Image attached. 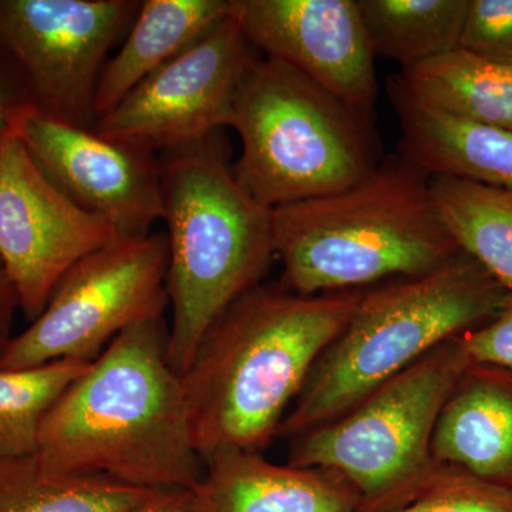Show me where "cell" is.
<instances>
[{
  "mask_svg": "<svg viewBox=\"0 0 512 512\" xmlns=\"http://www.w3.org/2000/svg\"><path fill=\"white\" fill-rule=\"evenodd\" d=\"M362 291L301 295L256 285L211 323L181 373L202 464L228 451L262 453Z\"/></svg>",
  "mask_w": 512,
  "mask_h": 512,
  "instance_id": "6da1fadb",
  "label": "cell"
},
{
  "mask_svg": "<svg viewBox=\"0 0 512 512\" xmlns=\"http://www.w3.org/2000/svg\"><path fill=\"white\" fill-rule=\"evenodd\" d=\"M167 348L164 315L121 332L47 413L40 463L144 490L194 491L204 464Z\"/></svg>",
  "mask_w": 512,
  "mask_h": 512,
  "instance_id": "7a4b0ae2",
  "label": "cell"
},
{
  "mask_svg": "<svg viewBox=\"0 0 512 512\" xmlns=\"http://www.w3.org/2000/svg\"><path fill=\"white\" fill-rule=\"evenodd\" d=\"M281 284L301 295L362 291L427 274L460 255L430 175L399 153L346 190L272 210Z\"/></svg>",
  "mask_w": 512,
  "mask_h": 512,
  "instance_id": "3957f363",
  "label": "cell"
},
{
  "mask_svg": "<svg viewBox=\"0 0 512 512\" xmlns=\"http://www.w3.org/2000/svg\"><path fill=\"white\" fill-rule=\"evenodd\" d=\"M158 160L173 309L167 355L181 375L211 323L264 282L275 258L274 227L272 210L235 180L218 133Z\"/></svg>",
  "mask_w": 512,
  "mask_h": 512,
  "instance_id": "277c9868",
  "label": "cell"
},
{
  "mask_svg": "<svg viewBox=\"0 0 512 512\" xmlns=\"http://www.w3.org/2000/svg\"><path fill=\"white\" fill-rule=\"evenodd\" d=\"M510 293L464 252L427 274L365 289L278 436L293 439L342 416L437 346L493 319Z\"/></svg>",
  "mask_w": 512,
  "mask_h": 512,
  "instance_id": "5b68a950",
  "label": "cell"
},
{
  "mask_svg": "<svg viewBox=\"0 0 512 512\" xmlns=\"http://www.w3.org/2000/svg\"><path fill=\"white\" fill-rule=\"evenodd\" d=\"M228 127L242 143L232 174L269 210L346 190L384 158L376 119L256 53L239 77Z\"/></svg>",
  "mask_w": 512,
  "mask_h": 512,
  "instance_id": "8992f818",
  "label": "cell"
},
{
  "mask_svg": "<svg viewBox=\"0 0 512 512\" xmlns=\"http://www.w3.org/2000/svg\"><path fill=\"white\" fill-rule=\"evenodd\" d=\"M468 365L460 336L437 346L342 416L293 437L289 466L342 478L360 512L399 507L436 470L434 427Z\"/></svg>",
  "mask_w": 512,
  "mask_h": 512,
  "instance_id": "52a82bcc",
  "label": "cell"
},
{
  "mask_svg": "<svg viewBox=\"0 0 512 512\" xmlns=\"http://www.w3.org/2000/svg\"><path fill=\"white\" fill-rule=\"evenodd\" d=\"M167 268L165 231L117 239L87 255L60 279L45 311L0 348V370L94 362L121 332L164 315Z\"/></svg>",
  "mask_w": 512,
  "mask_h": 512,
  "instance_id": "ba28073f",
  "label": "cell"
},
{
  "mask_svg": "<svg viewBox=\"0 0 512 512\" xmlns=\"http://www.w3.org/2000/svg\"><path fill=\"white\" fill-rule=\"evenodd\" d=\"M138 8L133 0H0V47L25 73L30 103L94 128L104 59Z\"/></svg>",
  "mask_w": 512,
  "mask_h": 512,
  "instance_id": "9c48e42d",
  "label": "cell"
},
{
  "mask_svg": "<svg viewBox=\"0 0 512 512\" xmlns=\"http://www.w3.org/2000/svg\"><path fill=\"white\" fill-rule=\"evenodd\" d=\"M254 52L234 9L198 42L138 83L96 121L94 130L156 156L195 146L228 127L239 77Z\"/></svg>",
  "mask_w": 512,
  "mask_h": 512,
  "instance_id": "30bf717a",
  "label": "cell"
},
{
  "mask_svg": "<svg viewBox=\"0 0 512 512\" xmlns=\"http://www.w3.org/2000/svg\"><path fill=\"white\" fill-rule=\"evenodd\" d=\"M120 239L67 198L12 131L0 138V261L19 311L33 322L72 266Z\"/></svg>",
  "mask_w": 512,
  "mask_h": 512,
  "instance_id": "8fae6325",
  "label": "cell"
},
{
  "mask_svg": "<svg viewBox=\"0 0 512 512\" xmlns=\"http://www.w3.org/2000/svg\"><path fill=\"white\" fill-rule=\"evenodd\" d=\"M8 121L40 171L120 239L147 237L163 218L156 154L57 119L30 101L12 104Z\"/></svg>",
  "mask_w": 512,
  "mask_h": 512,
  "instance_id": "7c38bea8",
  "label": "cell"
},
{
  "mask_svg": "<svg viewBox=\"0 0 512 512\" xmlns=\"http://www.w3.org/2000/svg\"><path fill=\"white\" fill-rule=\"evenodd\" d=\"M235 13L252 49L376 119L375 55L357 0H237Z\"/></svg>",
  "mask_w": 512,
  "mask_h": 512,
  "instance_id": "4fadbf2b",
  "label": "cell"
},
{
  "mask_svg": "<svg viewBox=\"0 0 512 512\" xmlns=\"http://www.w3.org/2000/svg\"><path fill=\"white\" fill-rule=\"evenodd\" d=\"M195 512H360L359 495L318 468L279 466L262 453L228 451L204 464Z\"/></svg>",
  "mask_w": 512,
  "mask_h": 512,
  "instance_id": "5bb4252c",
  "label": "cell"
},
{
  "mask_svg": "<svg viewBox=\"0 0 512 512\" xmlns=\"http://www.w3.org/2000/svg\"><path fill=\"white\" fill-rule=\"evenodd\" d=\"M431 456L512 488V370L477 363L464 369L437 419Z\"/></svg>",
  "mask_w": 512,
  "mask_h": 512,
  "instance_id": "9a60e30c",
  "label": "cell"
},
{
  "mask_svg": "<svg viewBox=\"0 0 512 512\" xmlns=\"http://www.w3.org/2000/svg\"><path fill=\"white\" fill-rule=\"evenodd\" d=\"M386 92L402 130L400 156L430 177L512 191V133L458 119L424 103L397 74L387 80Z\"/></svg>",
  "mask_w": 512,
  "mask_h": 512,
  "instance_id": "2e32d148",
  "label": "cell"
},
{
  "mask_svg": "<svg viewBox=\"0 0 512 512\" xmlns=\"http://www.w3.org/2000/svg\"><path fill=\"white\" fill-rule=\"evenodd\" d=\"M235 9V0H146L120 52L104 66L97 86V120L138 83L207 35Z\"/></svg>",
  "mask_w": 512,
  "mask_h": 512,
  "instance_id": "e0dca14e",
  "label": "cell"
},
{
  "mask_svg": "<svg viewBox=\"0 0 512 512\" xmlns=\"http://www.w3.org/2000/svg\"><path fill=\"white\" fill-rule=\"evenodd\" d=\"M397 74L424 103L458 119L512 133V67L456 49Z\"/></svg>",
  "mask_w": 512,
  "mask_h": 512,
  "instance_id": "ac0fdd59",
  "label": "cell"
},
{
  "mask_svg": "<svg viewBox=\"0 0 512 512\" xmlns=\"http://www.w3.org/2000/svg\"><path fill=\"white\" fill-rule=\"evenodd\" d=\"M154 493L97 474L50 470L36 454L0 458V512H133Z\"/></svg>",
  "mask_w": 512,
  "mask_h": 512,
  "instance_id": "d6986e66",
  "label": "cell"
},
{
  "mask_svg": "<svg viewBox=\"0 0 512 512\" xmlns=\"http://www.w3.org/2000/svg\"><path fill=\"white\" fill-rule=\"evenodd\" d=\"M430 190L458 248L512 292V191L441 175Z\"/></svg>",
  "mask_w": 512,
  "mask_h": 512,
  "instance_id": "ffe728a7",
  "label": "cell"
},
{
  "mask_svg": "<svg viewBox=\"0 0 512 512\" xmlns=\"http://www.w3.org/2000/svg\"><path fill=\"white\" fill-rule=\"evenodd\" d=\"M373 55L404 67L460 47L470 0H357Z\"/></svg>",
  "mask_w": 512,
  "mask_h": 512,
  "instance_id": "44dd1931",
  "label": "cell"
},
{
  "mask_svg": "<svg viewBox=\"0 0 512 512\" xmlns=\"http://www.w3.org/2000/svg\"><path fill=\"white\" fill-rule=\"evenodd\" d=\"M89 365L62 359L26 369L0 370V458L37 453L47 413Z\"/></svg>",
  "mask_w": 512,
  "mask_h": 512,
  "instance_id": "7402d4cb",
  "label": "cell"
},
{
  "mask_svg": "<svg viewBox=\"0 0 512 512\" xmlns=\"http://www.w3.org/2000/svg\"><path fill=\"white\" fill-rule=\"evenodd\" d=\"M387 512H512V488L437 464L403 504Z\"/></svg>",
  "mask_w": 512,
  "mask_h": 512,
  "instance_id": "603a6c76",
  "label": "cell"
},
{
  "mask_svg": "<svg viewBox=\"0 0 512 512\" xmlns=\"http://www.w3.org/2000/svg\"><path fill=\"white\" fill-rule=\"evenodd\" d=\"M458 49L512 67V0H470Z\"/></svg>",
  "mask_w": 512,
  "mask_h": 512,
  "instance_id": "cb8c5ba5",
  "label": "cell"
},
{
  "mask_svg": "<svg viewBox=\"0 0 512 512\" xmlns=\"http://www.w3.org/2000/svg\"><path fill=\"white\" fill-rule=\"evenodd\" d=\"M460 340L468 362L512 370V292L493 319Z\"/></svg>",
  "mask_w": 512,
  "mask_h": 512,
  "instance_id": "d4e9b609",
  "label": "cell"
},
{
  "mask_svg": "<svg viewBox=\"0 0 512 512\" xmlns=\"http://www.w3.org/2000/svg\"><path fill=\"white\" fill-rule=\"evenodd\" d=\"M133 512H195L194 493L184 490L156 491Z\"/></svg>",
  "mask_w": 512,
  "mask_h": 512,
  "instance_id": "484cf974",
  "label": "cell"
},
{
  "mask_svg": "<svg viewBox=\"0 0 512 512\" xmlns=\"http://www.w3.org/2000/svg\"><path fill=\"white\" fill-rule=\"evenodd\" d=\"M19 311V299L12 282L0 268V348L12 338L13 322Z\"/></svg>",
  "mask_w": 512,
  "mask_h": 512,
  "instance_id": "4316f807",
  "label": "cell"
},
{
  "mask_svg": "<svg viewBox=\"0 0 512 512\" xmlns=\"http://www.w3.org/2000/svg\"><path fill=\"white\" fill-rule=\"evenodd\" d=\"M10 106H12V104L6 103L2 90H0V138L5 136L6 131L9 130L8 116Z\"/></svg>",
  "mask_w": 512,
  "mask_h": 512,
  "instance_id": "83f0119b",
  "label": "cell"
},
{
  "mask_svg": "<svg viewBox=\"0 0 512 512\" xmlns=\"http://www.w3.org/2000/svg\"><path fill=\"white\" fill-rule=\"evenodd\" d=\"M0 268H2V261H0Z\"/></svg>",
  "mask_w": 512,
  "mask_h": 512,
  "instance_id": "f1b7e54d",
  "label": "cell"
}]
</instances>
